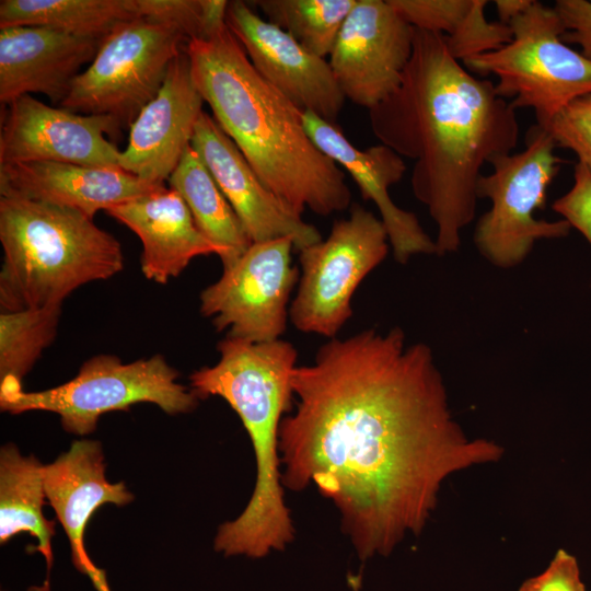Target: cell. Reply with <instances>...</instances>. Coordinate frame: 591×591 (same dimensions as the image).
I'll return each instance as SVG.
<instances>
[{
	"instance_id": "cell-1",
	"label": "cell",
	"mask_w": 591,
	"mask_h": 591,
	"mask_svg": "<svg viewBox=\"0 0 591 591\" xmlns=\"http://www.w3.org/2000/svg\"><path fill=\"white\" fill-rule=\"evenodd\" d=\"M292 390L296 409L279 429L282 486L313 484L331 499L362 560L419 534L448 477L503 455L466 436L431 348L407 345L399 327L329 339L297 366Z\"/></svg>"
},
{
	"instance_id": "cell-2",
	"label": "cell",
	"mask_w": 591,
	"mask_h": 591,
	"mask_svg": "<svg viewBox=\"0 0 591 591\" xmlns=\"http://www.w3.org/2000/svg\"><path fill=\"white\" fill-rule=\"evenodd\" d=\"M369 119L380 143L415 161L412 190L436 223V254L456 252L483 165L518 144L515 109L452 56L442 34L416 28L399 86Z\"/></svg>"
},
{
	"instance_id": "cell-3",
	"label": "cell",
	"mask_w": 591,
	"mask_h": 591,
	"mask_svg": "<svg viewBox=\"0 0 591 591\" xmlns=\"http://www.w3.org/2000/svg\"><path fill=\"white\" fill-rule=\"evenodd\" d=\"M194 82L215 120L264 185L294 213L346 210L345 173L309 136L304 112L253 67L228 25L187 42Z\"/></svg>"
},
{
	"instance_id": "cell-4",
	"label": "cell",
	"mask_w": 591,
	"mask_h": 591,
	"mask_svg": "<svg viewBox=\"0 0 591 591\" xmlns=\"http://www.w3.org/2000/svg\"><path fill=\"white\" fill-rule=\"evenodd\" d=\"M217 347L218 362L194 371L190 390L198 398H223L239 415L253 445L256 482L242 513L219 526L215 549L260 558L293 540L283 500L279 429L292 406L298 352L282 339L252 343L225 336Z\"/></svg>"
},
{
	"instance_id": "cell-5",
	"label": "cell",
	"mask_w": 591,
	"mask_h": 591,
	"mask_svg": "<svg viewBox=\"0 0 591 591\" xmlns=\"http://www.w3.org/2000/svg\"><path fill=\"white\" fill-rule=\"evenodd\" d=\"M1 311L62 305L78 288L124 268L119 241L62 206L0 196Z\"/></svg>"
},
{
	"instance_id": "cell-6",
	"label": "cell",
	"mask_w": 591,
	"mask_h": 591,
	"mask_svg": "<svg viewBox=\"0 0 591 591\" xmlns=\"http://www.w3.org/2000/svg\"><path fill=\"white\" fill-rule=\"evenodd\" d=\"M178 371L164 356L153 355L125 363L101 354L83 362L77 375L55 387L26 392L0 385V408L10 414L31 410L55 413L62 428L77 436L92 433L106 413L151 403L169 415L194 410L198 396L177 382Z\"/></svg>"
},
{
	"instance_id": "cell-7",
	"label": "cell",
	"mask_w": 591,
	"mask_h": 591,
	"mask_svg": "<svg viewBox=\"0 0 591 591\" xmlns=\"http://www.w3.org/2000/svg\"><path fill=\"white\" fill-rule=\"evenodd\" d=\"M509 25L508 44L462 62L470 72L496 76L497 94L511 97L514 109L532 108L545 128L572 101L591 93V60L563 42L560 19L538 1Z\"/></svg>"
},
{
	"instance_id": "cell-8",
	"label": "cell",
	"mask_w": 591,
	"mask_h": 591,
	"mask_svg": "<svg viewBox=\"0 0 591 591\" xmlns=\"http://www.w3.org/2000/svg\"><path fill=\"white\" fill-rule=\"evenodd\" d=\"M556 148L551 134L535 124L528 130L521 152L495 157L489 162L493 172L480 175L477 197L488 198L491 207L477 221L474 243L491 265L503 269L515 267L538 240L569 234L571 227L564 219L535 218V211L545 206L549 184L565 162L555 154Z\"/></svg>"
},
{
	"instance_id": "cell-9",
	"label": "cell",
	"mask_w": 591,
	"mask_h": 591,
	"mask_svg": "<svg viewBox=\"0 0 591 591\" xmlns=\"http://www.w3.org/2000/svg\"><path fill=\"white\" fill-rule=\"evenodd\" d=\"M187 42L186 34L170 23L137 18L117 24L91 65L73 80L61 107L111 116L121 128L130 127L159 93Z\"/></svg>"
},
{
	"instance_id": "cell-10",
	"label": "cell",
	"mask_w": 591,
	"mask_h": 591,
	"mask_svg": "<svg viewBox=\"0 0 591 591\" xmlns=\"http://www.w3.org/2000/svg\"><path fill=\"white\" fill-rule=\"evenodd\" d=\"M386 229L360 205L335 221L325 240L299 251L301 276L289 308L300 332L335 338L352 315L351 298L360 282L389 253Z\"/></svg>"
},
{
	"instance_id": "cell-11",
	"label": "cell",
	"mask_w": 591,
	"mask_h": 591,
	"mask_svg": "<svg viewBox=\"0 0 591 591\" xmlns=\"http://www.w3.org/2000/svg\"><path fill=\"white\" fill-rule=\"evenodd\" d=\"M292 240L252 243L220 278L199 296L200 313L218 332L252 343L280 339L288 318L290 294L299 281L291 264Z\"/></svg>"
},
{
	"instance_id": "cell-12",
	"label": "cell",
	"mask_w": 591,
	"mask_h": 591,
	"mask_svg": "<svg viewBox=\"0 0 591 591\" xmlns=\"http://www.w3.org/2000/svg\"><path fill=\"white\" fill-rule=\"evenodd\" d=\"M415 33L389 0H357L328 56L345 99L370 111L392 95L412 57Z\"/></svg>"
},
{
	"instance_id": "cell-13",
	"label": "cell",
	"mask_w": 591,
	"mask_h": 591,
	"mask_svg": "<svg viewBox=\"0 0 591 591\" xmlns=\"http://www.w3.org/2000/svg\"><path fill=\"white\" fill-rule=\"evenodd\" d=\"M5 107L0 167L47 161L120 169L121 151L105 137L121 128L111 116L78 114L32 95H22Z\"/></svg>"
},
{
	"instance_id": "cell-14",
	"label": "cell",
	"mask_w": 591,
	"mask_h": 591,
	"mask_svg": "<svg viewBox=\"0 0 591 591\" xmlns=\"http://www.w3.org/2000/svg\"><path fill=\"white\" fill-rule=\"evenodd\" d=\"M225 21L268 83L302 112L337 125L346 99L326 59L260 18L245 1H229Z\"/></svg>"
},
{
	"instance_id": "cell-15",
	"label": "cell",
	"mask_w": 591,
	"mask_h": 591,
	"mask_svg": "<svg viewBox=\"0 0 591 591\" xmlns=\"http://www.w3.org/2000/svg\"><path fill=\"white\" fill-rule=\"evenodd\" d=\"M190 147L211 173L252 243L288 237L301 251L323 240L314 225L264 185L236 144L205 111L196 124Z\"/></svg>"
},
{
	"instance_id": "cell-16",
	"label": "cell",
	"mask_w": 591,
	"mask_h": 591,
	"mask_svg": "<svg viewBox=\"0 0 591 591\" xmlns=\"http://www.w3.org/2000/svg\"><path fill=\"white\" fill-rule=\"evenodd\" d=\"M204 103L184 49L171 63L159 93L130 125L120 169L163 186L190 146Z\"/></svg>"
},
{
	"instance_id": "cell-17",
	"label": "cell",
	"mask_w": 591,
	"mask_h": 591,
	"mask_svg": "<svg viewBox=\"0 0 591 591\" xmlns=\"http://www.w3.org/2000/svg\"><path fill=\"white\" fill-rule=\"evenodd\" d=\"M304 125L316 147L348 172L364 200L376 206L396 262L405 264L414 255L436 254V243L416 215L399 208L389 193L406 172L401 155L382 143L360 150L337 125L310 112H304Z\"/></svg>"
},
{
	"instance_id": "cell-18",
	"label": "cell",
	"mask_w": 591,
	"mask_h": 591,
	"mask_svg": "<svg viewBox=\"0 0 591 591\" xmlns=\"http://www.w3.org/2000/svg\"><path fill=\"white\" fill-rule=\"evenodd\" d=\"M106 36L79 35L47 26L0 28V102L40 93L53 103L67 97L79 70L94 59Z\"/></svg>"
},
{
	"instance_id": "cell-19",
	"label": "cell",
	"mask_w": 591,
	"mask_h": 591,
	"mask_svg": "<svg viewBox=\"0 0 591 591\" xmlns=\"http://www.w3.org/2000/svg\"><path fill=\"white\" fill-rule=\"evenodd\" d=\"M43 474L46 499L69 540L73 565L96 587L105 578L85 551L89 520L101 506L123 507L134 500V495L124 482L112 484L106 479L102 444L96 440L73 441L68 451L44 465Z\"/></svg>"
},
{
	"instance_id": "cell-20",
	"label": "cell",
	"mask_w": 591,
	"mask_h": 591,
	"mask_svg": "<svg viewBox=\"0 0 591 591\" xmlns=\"http://www.w3.org/2000/svg\"><path fill=\"white\" fill-rule=\"evenodd\" d=\"M106 212L139 237L141 271L153 282L167 283L195 257L220 256L219 247L200 232L188 206L171 187L160 186Z\"/></svg>"
},
{
	"instance_id": "cell-21",
	"label": "cell",
	"mask_w": 591,
	"mask_h": 591,
	"mask_svg": "<svg viewBox=\"0 0 591 591\" xmlns=\"http://www.w3.org/2000/svg\"><path fill=\"white\" fill-rule=\"evenodd\" d=\"M158 187L121 169L47 161L0 167V196L45 201L90 218Z\"/></svg>"
},
{
	"instance_id": "cell-22",
	"label": "cell",
	"mask_w": 591,
	"mask_h": 591,
	"mask_svg": "<svg viewBox=\"0 0 591 591\" xmlns=\"http://www.w3.org/2000/svg\"><path fill=\"white\" fill-rule=\"evenodd\" d=\"M417 30L443 35L456 60L499 49L512 38L510 25L489 22L486 0H389Z\"/></svg>"
},
{
	"instance_id": "cell-23",
	"label": "cell",
	"mask_w": 591,
	"mask_h": 591,
	"mask_svg": "<svg viewBox=\"0 0 591 591\" xmlns=\"http://www.w3.org/2000/svg\"><path fill=\"white\" fill-rule=\"evenodd\" d=\"M44 465L34 456H24L18 447L8 443L0 451V543L5 544L21 533L37 540L35 551L47 565H53L51 538L55 522L43 514L46 498Z\"/></svg>"
},
{
	"instance_id": "cell-24",
	"label": "cell",
	"mask_w": 591,
	"mask_h": 591,
	"mask_svg": "<svg viewBox=\"0 0 591 591\" xmlns=\"http://www.w3.org/2000/svg\"><path fill=\"white\" fill-rule=\"evenodd\" d=\"M167 182L188 206L200 232L219 247L223 268L248 250L252 241L242 222L190 146Z\"/></svg>"
},
{
	"instance_id": "cell-25",
	"label": "cell",
	"mask_w": 591,
	"mask_h": 591,
	"mask_svg": "<svg viewBox=\"0 0 591 591\" xmlns=\"http://www.w3.org/2000/svg\"><path fill=\"white\" fill-rule=\"evenodd\" d=\"M137 0H1L0 28L47 26L106 36L117 24L137 19Z\"/></svg>"
},
{
	"instance_id": "cell-26",
	"label": "cell",
	"mask_w": 591,
	"mask_h": 591,
	"mask_svg": "<svg viewBox=\"0 0 591 591\" xmlns=\"http://www.w3.org/2000/svg\"><path fill=\"white\" fill-rule=\"evenodd\" d=\"M62 305L0 313V384L23 386L43 351L55 340Z\"/></svg>"
},
{
	"instance_id": "cell-27",
	"label": "cell",
	"mask_w": 591,
	"mask_h": 591,
	"mask_svg": "<svg viewBox=\"0 0 591 591\" xmlns=\"http://www.w3.org/2000/svg\"><path fill=\"white\" fill-rule=\"evenodd\" d=\"M357 0L252 1L267 21L290 34L310 53L329 56L343 23Z\"/></svg>"
},
{
	"instance_id": "cell-28",
	"label": "cell",
	"mask_w": 591,
	"mask_h": 591,
	"mask_svg": "<svg viewBox=\"0 0 591 591\" xmlns=\"http://www.w3.org/2000/svg\"><path fill=\"white\" fill-rule=\"evenodd\" d=\"M545 129L557 148L571 150L579 162L591 165V93L572 101Z\"/></svg>"
},
{
	"instance_id": "cell-29",
	"label": "cell",
	"mask_w": 591,
	"mask_h": 591,
	"mask_svg": "<svg viewBox=\"0 0 591 591\" xmlns=\"http://www.w3.org/2000/svg\"><path fill=\"white\" fill-rule=\"evenodd\" d=\"M137 7L139 18L176 25L188 40L205 35L202 0H137Z\"/></svg>"
},
{
	"instance_id": "cell-30",
	"label": "cell",
	"mask_w": 591,
	"mask_h": 591,
	"mask_svg": "<svg viewBox=\"0 0 591 591\" xmlns=\"http://www.w3.org/2000/svg\"><path fill=\"white\" fill-rule=\"evenodd\" d=\"M552 208L591 245V165L577 161L572 187L557 198Z\"/></svg>"
},
{
	"instance_id": "cell-31",
	"label": "cell",
	"mask_w": 591,
	"mask_h": 591,
	"mask_svg": "<svg viewBox=\"0 0 591 591\" xmlns=\"http://www.w3.org/2000/svg\"><path fill=\"white\" fill-rule=\"evenodd\" d=\"M519 591H586L577 558L557 549L545 570L526 579Z\"/></svg>"
},
{
	"instance_id": "cell-32",
	"label": "cell",
	"mask_w": 591,
	"mask_h": 591,
	"mask_svg": "<svg viewBox=\"0 0 591 591\" xmlns=\"http://www.w3.org/2000/svg\"><path fill=\"white\" fill-rule=\"evenodd\" d=\"M554 10L565 28L563 42L578 45L581 55L591 60V1L557 0Z\"/></svg>"
},
{
	"instance_id": "cell-33",
	"label": "cell",
	"mask_w": 591,
	"mask_h": 591,
	"mask_svg": "<svg viewBox=\"0 0 591 591\" xmlns=\"http://www.w3.org/2000/svg\"><path fill=\"white\" fill-rule=\"evenodd\" d=\"M534 0H496L494 1L499 22L509 25V23L526 11Z\"/></svg>"
}]
</instances>
